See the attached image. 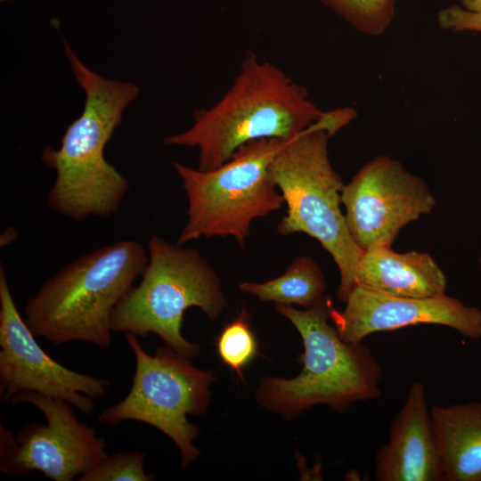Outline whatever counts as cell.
Segmentation results:
<instances>
[{"instance_id":"obj_1","label":"cell","mask_w":481,"mask_h":481,"mask_svg":"<svg viewBox=\"0 0 481 481\" xmlns=\"http://www.w3.org/2000/svg\"><path fill=\"white\" fill-rule=\"evenodd\" d=\"M64 49L86 101L81 115L67 127L60 148L46 146L41 153L43 163L56 173L46 202L53 212L75 221L106 218L118 211L129 183L107 161L104 149L139 88L94 72L66 42Z\"/></svg>"},{"instance_id":"obj_2","label":"cell","mask_w":481,"mask_h":481,"mask_svg":"<svg viewBox=\"0 0 481 481\" xmlns=\"http://www.w3.org/2000/svg\"><path fill=\"white\" fill-rule=\"evenodd\" d=\"M322 110L276 65L251 53L225 94L210 108L196 110L192 126L167 136V145L196 148L198 168L214 169L256 140L289 141L306 130Z\"/></svg>"},{"instance_id":"obj_3","label":"cell","mask_w":481,"mask_h":481,"mask_svg":"<svg viewBox=\"0 0 481 481\" xmlns=\"http://www.w3.org/2000/svg\"><path fill=\"white\" fill-rule=\"evenodd\" d=\"M148 251L138 241H115L78 257L46 279L24 306L36 335L54 345L72 341L107 349L110 316L143 274Z\"/></svg>"},{"instance_id":"obj_4","label":"cell","mask_w":481,"mask_h":481,"mask_svg":"<svg viewBox=\"0 0 481 481\" xmlns=\"http://www.w3.org/2000/svg\"><path fill=\"white\" fill-rule=\"evenodd\" d=\"M331 306L326 296L305 310L276 304L302 338L303 369L291 379H261L256 394L260 406L292 418L317 404L342 412L355 402L380 397L381 367L362 343L341 338L328 322Z\"/></svg>"},{"instance_id":"obj_5","label":"cell","mask_w":481,"mask_h":481,"mask_svg":"<svg viewBox=\"0 0 481 481\" xmlns=\"http://www.w3.org/2000/svg\"><path fill=\"white\" fill-rule=\"evenodd\" d=\"M148 264L138 285L133 286L113 310L112 332L138 338L158 335L175 352L197 357L200 347L182 334L184 312L198 307L215 321L227 307L216 271L192 248L152 236Z\"/></svg>"},{"instance_id":"obj_6","label":"cell","mask_w":481,"mask_h":481,"mask_svg":"<svg viewBox=\"0 0 481 481\" xmlns=\"http://www.w3.org/2000/svg\"><path fill=\"white\" fill-rule=\"evenodd\" d=\"M329 139L322 131L308 127L285 141L271 161L270 174L287 206L277 232H303L322 244L338 265V298L345 302L355 287L363 251L351 237L340 209L345 183L330 163Z\"/></svg>"},{"instance_id":"obj_7","label":"cell","mask_w":481,"mask_h":481,"mask_svg":"<svg viewBox=\"0 0 481 481\" xmlns=\"http://www.w3.org/2000/svg\"><path fill=\"white\" fill-rule=\"evenodd\" d=\"M284 142H249L211 170L173 162L188 201L187 220L177 243L216 236L232 237L244 247L252 222L285 204L270 174L271 161Z\"/></svg>"},{"instance_id":"obj_8","label":"cell","mask_w":481,"mask_h":481,"mask_svg":"<svg viewBox=\"0 0 481 481\" xmlns=\"http://www.w3.org/2000/svg\"><path fill=\"white\" fill-rule=\"evenodd\" d=\"M125 338L135 358L132 385L121 401L101 412L98 420L110 426L135 420L159 429L177 446L184 468L200 456L193 444L200 430L187 416L207 413L209 387L216 377L167 346L150 355L137 336L126 332Z\"/></svg>"},{"instance_id":"obj_9","label":"cell","mask_w":481,"mask_h":481,"mask_svg":"<svg viewBox=\"0 0 481 481\" xmlns=\"http://www.w3.org/2000/svg\"><path fill=\"white\" fill-rule=\"evenodd\" d=\"M65 401L90 414L110 382L70 370L39 346L14 303L4 267L0 265V397L8 402L20 392Z\"/></svg>"},{"instance_id":"obj_10","label":"cell","mask_w":481,"mask_h":481,"mask_svg":"<svg viewBox=\"0 0 481 481\" xmlns=\"http://www.w3.org/2000/svg\"><path fill=\"white\" fill-rule=\"evenodd\" d=\"M340 202L350 235L363 251L392 246L403 227L436 206L423 179L387 155L376 156L359 169L345 184Z\"/></svg>"},{"instance_id":"obj_11","label":"cell","mask_w":481,"mask_h":481,"mask_svg":"<svg viewBox=\"0 0 481 481\" xmlns=\"http://www.w3.org/2000/svg\"><path fill=\"white\" fill-rule=\"evenodd\" d=\"M11 402L32 404L46 423L33 422L18 431L15 450L1 459L2 472L30 476L40 471L54 481H70L107 455L104 438L77 419L70 404L29 391L17 394Z\"/></svg>"},{"instance_id":"obj_12","label":"cell","mask_w":481,"mask_h":481,"mask_svg":"<svg viewBox=\"0 0 481 481\" xmlns=\"http://www.w3.org/2000/svg\"><path fill=\"white\" fill-rule=\"evenodd\" d=\"M338 311L331 306L330 320L341 338L362 343L366 337L417 324H437L461 335L481 338V310L445 294L412 298L380 293L355 286Z\"/></svg>"},{"instance_id":"obj_13","label":"cell","mask_w":481,"mask_h":481,"mask_svg":"<svg viewBox=\"0 0 481 481\" xmlns=\"http://www.w3.org/2000/svg\"><path fill=\"white\" fill-rule=\"evenodd\" d=\"M374 474L378 481H443L441 452L421 382L411 385L387 442L376 453Z\"/></svg>"},{"instance_id":"obj_14","label":"cell","mask_w":481,"mask_h":481,"mask_svg":"<svg viewBox=\"0 0 481 481\" xmlns=\"http://www.w3.org/2000/svg\"><path fill=\"white\" fill-rule=\"evenodd\" d=\"M446 284L443 270L428 253H398L392 246H377L364 250L355 279V287L412 298L444 295Z\"/></svg>"},{"instance_id":"obj_15","label":"cell","mask_w":481,"mask_h":481,"mask_svg":"<svg viewBox=\"0 0 481 481\" xmlns=\"http://www.w3.org/2000/svg\"><path fill=\"white\" fill-rule=\"evenodd\" d=\"M443 481H481V402L433 405Z\"/></svg>"},{"instance_id":"obj_16","label":"cell","mask_w":481,"mask_h":481,"mask_svg":"<svg viewBox=\"0 0 481 481\" xmlns=\"http://www.w3.org/2000/svg\"><path fill=\"white\" fill-rule=\"evenodd\" d=\"M239 289L261 301L308 309L324 298L326 282L316 262L308 256H301L292 261L283 274L265 282H241Z\"/></svg>"},{"instance_id":"obj_17","label":"cell","mask_w":481,"mask_h":481,"mask_svg":"<svg viewBox=\"0 0 481 481\" xmlns=\"http://www.w3.org/2000/svg\"><path fill=\"white\" fill-rule=\"evenodd\" d=\"M358 31L383 35L391 25L400 0H321Z\"/></svg>"},{"instance_id":"obj_18","label":"cell","mask_w":481,"mask_h":481,"mask_svg":"<svg viewBox=\"0 0 481 481\" xmlns=\"http://www.w3.org/2000/svg\"><path fill=\"white\" fill-rule=\"evenodd\" d=\"M216 346L223 363L243 379L242 371L257 353V341L245 310L224 325L217 338Z\"/></svg>"},{"instance_id":"obj_19","label":"cell","mask_w":481,"mask_h":481,"mask_svg":"<svg viewBox=\"0 0 481 481\" xmlns=\"http://www.w3.org/2000/svg\"><path fill=\"white\" fill-rule=\"evenodd\" d=\"M145 455L138 450L122 451L103 457L94 467L77 478L79 481H151L145 472Z\"/></svg>"},{"instance_id":"obj_20","label":"cell","mask_w":481,"mask_h":481,"mask_svg":"<svg viewBox=\"0 0 481 481\" xmlns=\"http://www.w3.org/2000/svg\"><path fill=\"white\" fill-rule=\"evenodd\" d=\"M461 5L442 8L437 13L439 26L452 32H481V0H460Z\"/></svg>"},{"instance_id":"obj_21","label":"cell","mask_w":481,"mask_h":481,"mask_svg":"<svg viewBox=\"0 0 481 481\" xmlns=\"http://www.w3.org/2000/svg\"><path fill=\"white\" fill-rule=\"evenodd\" d=\"M357 117V111L352 107H341L330 110H322L316 120L309 126L322 131L329 138L350 124Z\"/></svg>"},{"instance_id":"obj_22","label":"cell","mask_w":481,"mask_h":481,"mask_svg":"<svg viewBox=\"0 0 481 481\" xmlns=\"http://www.w3.org/2000/svg\"><path fill=\"white\" fill-rule=\"evenodd\" d=\"M479 263L481 264V258L479 259Z\"/></svg>"},{"instance_id":"obj_23","label":"cell","mask_w":481,"mask_h":481,"mask_svg":"<svg viewBox=\"0 0 481 481\" xmlns=\"http://www.w3.org/2000/svg\"><path fill=\"white\" fill-rule=\"evenodd\" d=\"M1 1H4V0H1Z\"/></svg>"}]
</instances>
